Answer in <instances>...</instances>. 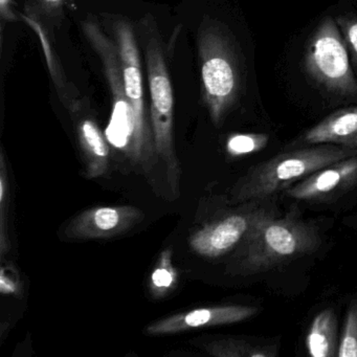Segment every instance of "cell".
Returning <instances> with one entry per match:
<instances>
[{
	"label": "cell",
	"instance_id": "obj_7",
	"mask_svg": "<svg viewBox=\"0 0 357 357\" xmlns=\"http://www.w3.org/2000/svg\"><path fill=\"white\" fill-rule=\"evenodd\" d=\"M305 66L307 73L331 93L357 97V80L348 53L332 18L327 17L311 37Z\"/></svg>",
	"mask_w": 357,
	"mask_h": 357
},
{
	"label": "cell",
	"instance_id": "obj_10",
	"mask_svg": "<svg viewBox=\"0 0 357 357\" xmlns=\"http://www.w3.org/2000/svg\"><path fill=\"white\" fill-rule=\"evenodd\" d=\"M258 312V307L246 305L204 307L154 321L146 328V333L149 335H168L197 328L231 325L250 319Z\"/></svg>",
	"mask_w": 357,
	"mask_h": 357
},
{
	"label": "cell",
	"instance_id": "obj_1",
	"mask_svg": "<svg viewBox=\"0 0 357 357\" xmlns=\"http://www.w3.org/2000/svg\"><path fill=\"white\" fill-rule=\"evenodd\" d=\"M321 244L314 225L296 214L278 217L271 206H263L240 243L231 271L244 275L265 273L312 254Z\"/></svg>",
	"mask_w": 357,
	"mask_h": 357
},
{
	"label": "cell",
	"instance_id": "obj_5",
	"mask_svg": "<svg viewBox=\"0 0 357 357\" xmlns=\"http://www.w3.org/2000/svg\"><path fill=\"white\" fill-rule=\"evenodd\" d=\"M81 26L85 38L99 56L112 91V114L106 128V139L116 149L132 156L135 116L125 91L118 47L112 37L108 36L93 18L87 17L81 22Z\"/></svg>",
	"mask_w": 357,
	"mask_h": 357
},
{
	"label": "cell",
	"instance_id": "obj_12",
	"mask_svg": "<svg viewBox=\"0 0 357 357\" xmlns=\"http://www.w3.org/2000/svg\"><path fill=\"white\" fill-rule=\"evenodd\" d=\"M72 116L79 118L77 123L79 144L86 164V175L97 178L105 174L109 164V147L93 116L84 114V102L73 99L66 104Z\"/></svg>",
	"mask_w": 357,
	"mask_h": 357
},
{
	"label": "cell",
	"instance_id": "obj_19",
	"mask_svg": "<svg viewBox=\"0 0 357 357\" xmlns=\"http://www.w3.org/2000/svg\"><path fill=\"white\" fill-rule=\"evenodd\" d=\"M1 177H0V208H1V212H0V216H1V220H0V223H1V229H0V231H1V236H0V250H1V256H5L6 252H7V243H6V221H5V208H6V195L8 193V188H9V185L7 183V175H6V167H5V160H3V155L1 154Z\"/></svg>",
	"mask_w": 357,
	"mask_h": 357
},
{
	"label": "cell",
	"instance_id": "obj_2",
	"mask_svg": "<svg viewBox=\"0 0 357 357\" xmlns=\"http://www.w3.org/2000/svg\"><path fill=\"white\" fill-rule=\"evenodd\" d=\"M197 43L202 101L212 122L220 126L242 93L241 60L231 33L216 20L202 22Z\"/></svg>",
	"mask_w": 357,
	"mask_h": 357
},
{
	"label": "cell",
	"instance_id": "obj_17",
	"mask_svg": "<svg viewBox=\"0 0 357 357\" xmlns=\"http://www.w3.org/2000/svg\"><path fill=\"white\" fill-rule=\"evenodd\" d=\"M357 357V300L353 298L347 309L344 328L338 344L337 356Z\"/></svg>",
	"mask_w": 357,
	"mask_h": 357
},
{
	"label": "cell",
	"instance_id": "obj_15",
	"mask_svg": "<svg viewBox=\"0 0 357 357\" xmlns=\"http://www.w3.org/2000/svg\"><path fill=\"white\" fill-rule=\"evenodd\" d=\"M204 350L219 357H275L278 348L275 344H252L237 338H225L208 342Z\"/></svg>",
	"mask_w": 357,
	"mask_h": 357
},
{
	"label": "cell",
	"instance_id": "obj_4",
	"mask_svg": "<svg viewBox=\"0 0 357 357\" xmlns=\"http://www.w3.org/2000/svg\"><path fill=\"white\" fill-rule=\"evenodd\" d=\"M137 33L142 39L151 95V130L154 149L166 162L169 171L176 175L178 162L175 156L173 141L174 98L162 50V37L153 16L147 14L139 20Z\"/></svg>",
	"mask_w": 357,
	"mask_h": 357
},
{
	"label": "cell",
	"instance_id": "obj_11",
	"mask_svg": "<svg viewBox=\"0 0 357 357\" xmlns=\"http://www.w3.org/2000/svg\"><path fill=\"white\" fill-rule=\"evenodd\" d=\"M357 183V155L317 170L285 190L296 200H323Z\"/></svg>",
	"mask_w": 357,
	"mask_h": 357
},
{
	"label": "cell",
	"instance_id": "obj_3",
	"mask_svg": "<svg viewBox=\"0 0 357 357\" xmlns=\"http://www.w3.org/2000/svg\"><path fill=\"white\" fill-rule=\"evenodd\" d=\"M355 155L357 149L334 144H317L278 154L252 167L238 181L233 189L231 202H262L317 170Z\"/></svg>",
	"mask_w": 357,
	"mask_h": 357
},
{
	"label": "cell",
	"instance_id": "obj_18",
	"mask_svg": "<svg viewBox=\"0 0 357 357\" xmlns=\"http://www.w3.org/2000/svg\"><path fill=\"white\" fill-rule=\"evenodd\" d=\"M268 143V135L263 133L234 135L227 142V152L233 158L248 155L264 149Z\"/></svg>",
	"mask_w": 357,
	"mask_h": 357
},
{
	"label": "cell",
	"instance_id": "obj_14",
	"mask_svg": "<svg viewBox=\"0 0 357 357\" xmlns=\"http://www.w3.org/2000/svg\"><path fill=\"white\" fill-rule=\"evenodd\" d=\"M337 319L333 309H324L313 319L306 336L309 355L336 357L338 350Z\"/></svg>",
	"mask_w": 357,
	"mask_h": 357
},
{
	"label": "cell",
	"instance_id": "obj_21",
	"mask_svg": "<svg viewBox=\"0 0 357 357\" xmlns=\"http://www.w3.org/2000/svg\"><path fill=\"white\" fill-rule=\"evenodd\" d=\"M35 8H38L45 14L57 13L66 3V0H32Z\"/></svg>",
	"mask_w": 357,
	"mask_h": 357
},
{
	"label": "cell",
	"instance_id": "obj_16",
	"mask_svg": "<svg viewBox=\"0 0 357 357\" xmlns=\"http://www.w3.org/2000/svg\"><path fill=\"white\" fill-rule=\"evenodd\" d=\"M177 271L172 263V250L167 248L160 254L150 278V291L156 298L166 296L176 285Z\"/></svg>",
	"mask_w": 357,
	"mask_h": 357
},
{
	"label": "cell",
	"instance_id": "obj_22",
	"mask_svg": "<svg viewBox=\"0 0 357 357\" xmlns=\"http://www.w3.org/2000/svg\"><path fill=\"white\" fill-rule=\"evenodd\" d=\"M17 281L6 273L5 268L0 273V291L3 294H17L20 292Z\"/></svg>",
	"mask_w": 357,
	"mask_h": 357
},
{
	"label": "cell",
	"instance_id": "obj_8",
	"mask_svg": "<svg viewBox=\"0 0 357 357\" xmlns=\"http://www.w3.org/2000/svg\"><path fill=\"white\" fill-rule=\"evenodd\" d=\"M255 204L198 229L190 237L192 250L206 258H217L241 243L264 204Z\"/></svg>",
	"mask_w": 357,
	"mask_h": 357
},
{
	"label": "cell",
	"instance_id": "obj_6",
	"mask_svg": "<svg viewBox=\"0 0 357 357\" xmlns=\"http://www.w3.org/2000/svg\"><path fill=\"white\" fill-rule=\"evenodd\" d=\"M107 20L110 22V32L120 56L125 91L135 116V139L131 158L135 160H144L151 151L154 141L146 118L143 74L137 35L126 18L114 15Z\"/></svg>",
	"mask_w": 357,
	"mask_h": 357
},
{
	"label": "cell",
	"instance_id": "obj_9",
	"mask_svg": "<svg viewBox=\"0 0 357 357\" xmlns=\"http://www.w3.org/2000/svg\"><path fill=\"white\" fill-rule=\"evenodd\" d=\"M143 218L135 206H97L72 219L64 235L73 240L107 239L125 233Z\"/></svg>",
	"mask_w": 357,
	"mask_h": 357
},
{
	"label": "cell",
	"instance_id": "obj_13",
	"mask_svg": "<svg viewBox=\"0 0 357 357\" xmlns=\"http://www.w3.org/2000/svg\"><path fill=\"white\" fill-rule=\"evenodd\" d=\"M307 144H334L357 149V106L337 110L309 129L304 135Z\"/></svg>",
	"mask_w": 357,
	"mask_h": 357
},
{
	"label": "cell",
	"instance_id": "obj_20",
	"mask_svg": "<svg viewBox=\"0 0 357 357\" xmlns=\"http://www.w3.org/2000/svg\"><path fill=\"white\" fill-rule=\"evenodd\" d=\"M338 22L351 50L357 56V18H340Z\"/></svg>",
	"mask_w": 357,
	"mask_h": 357
}]
</instances>
